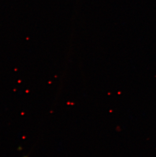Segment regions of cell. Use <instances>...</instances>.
Returning <instances> with one entry per match:
<instances>
[]
</instances>
